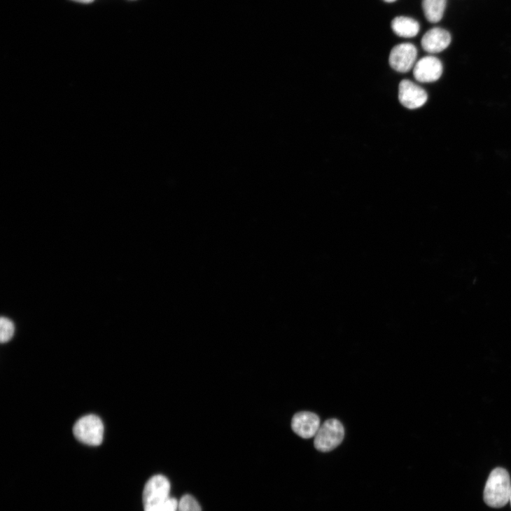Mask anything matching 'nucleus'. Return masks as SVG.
<instances>
[{
  "instance_id": "nucleus-1",
  "label": "nucleus",
  "mask_w": 511,
  "mask_h": 511,
  "mask_svg": "<svg viewBox=\"0 0 511 511\" xmlns=\"http://www.w3.org/2000/svg\"><path fill=\"white\" fill-rule=\"evenodd\" d=\"M511 482L508 472L503 468L493 470L487 480L484 491L485 503L490 507L499 508L509 501Z\"/></svg>"
},
{
  "instance_id": "nucleus-2",
  "label": "nucleus",
  "mask_w": 511,
  "mask_h": 511,
  "mask_svg": "<svg viewBox=\"0 0 511 511\" xmlns=\"http://www.w3.org/2000/svg\"><path fill=\"white\" fill-rule=\"evenodd\" d=\"M171 484L163 475L152 477L143 491L144 511H160L171 498Z\"/></svg>"
},
{
  "instance_id": "nucleus-3",
  "label": "nucleus",
  "mask_w": 511,
  "mask_h": 511,
  "mask_svg": "<svg viewBox=\"0 0 511 511\" xmlns=\"http://www.w3.org/2000/svg\"><path fill=\"white\" fill-rule=\"evenodd\" d=\"M74 434L83 444L99 446L104 441V426L99 417L85 416L76 423Z\"/></svg>"
},
{
  "instance_id": "nucleus-4",
  "label": "nucleus",
  "mask_w": 511,
  "mask_h": 511,
  "mask_svg": "<svg viewBox=\"0 0 511 511\" xmlns=\"http://www.w3.org/2000/svg\"><path fill=\"white\" fill-rule=\"evenodd\" d=\"M344 438V428L336 419L326 421L315 436L314 445L317 450L328 452L337 448Z\"/></svg>"
},
{
  "instance_id": "nucleus-5",
  "label": "nucleus",
  "mask_w": 511,
  "mask_h": 511,
  "mask_svg": "<svg viewBox=\"0 0 511 511\" xmlns=\"http://www.w3.org/2000/svg\"><path fill=\"white\" fill-rule=\"evenodd\" d=\"M417 56L418 50L414 44L400 43L391 50L389 64L396 71L407 73L414 68Z\"/></svg>"
},
{
  "instance_id": "nucleus-6",
  "label": "nucleus",
  "mask_w": 511,
  "mask_h": 511,
  "mask_svg": "<svg viewBox=\"0 0 511 511\" xmlns=\"http://www.w3.org/2000/svg\"><path fill=\"white\" fill-rule=\"evenodd\" d=\"M426 91L409 80H403L399 84L398 99L402 106L410 110L423 107L428 101Z\"/></svg>"
},
{
  "instance_id": "nucleus-7",
  "label": "nucleus",
  "mask_w": 511,
  "mask_h": 511,
  "mask_svg": "<svg viewBox=\"0 0 511 511\" xmlns=\"http://www.w3.org/2000/svg\"><path fill=\"white\" fill-rule=\"evenodd\" d=\"M443 66L436 57H426L417 62L414 68V76L416 80L424 83H433L442 76Z\"/></svg>"
},
{
  "instance_id": "nucleus-8",
  "label": "nucleus",
  "mask_w": 511,
  "mask_h": 511,
  "mask_svg": "<svg viewBox=\"0 0 511 511\" xmlns=\"http://www.w3.org/2000/svg\"><path fill=\"white\" fill-rule=\"evenodd\" d=\"M319 417L312 412L296 414L291 422V427L295 434L304 439H310L316 435L320 427Z\"/></svg>"
},
{
  "instance_id": "nucleus-9",
  "label": "nucleus",
  "mask_w": 511,
  "mask_h": 511,
  "mask_svg": "<svg viewBox=\"0 0 511 511\" xmlns=\"http://www.w3.org/2000/svg\"><path fill=\"white\" fill-rule=\"evenodd\" d=\"M451 37L449 31L442 28H433L423 37V48L430 54H437L445 50L451 43Z\"/></svg>"
},
{
  "instance_id": "nucleus-10",
  "label": "nucleus",
  "mask_w": 511,
  "mask_h": 511,
  "mask_svg": "<svg viewBox=\"0 0 511 511\" xmlns=\"http://www.w3.org/2000/svg\"><path fill=\"white\" fill-rule=\"evenodd\" d=\"M391 27L396 35L404 38L414 37L420 31L419 23L412 18L406 17L395 18L391 23Z\"/></svg>"
},
{
  "instance_id": "nucleus-11",
  "label": "nucleus",
  "mask_w": 511,
  "mask_h": 511,
  "mask_svg": "<svg viewBox=\"0 0 511 511\" xmlns=\"http://www.w3.org/2000/svg\"><path fill=\"white\" fill-rule=\"evenodd\" d=\"M447 0H423L426 18L431 23L439 22L443 18Z\"/></svg>"
},
{
  "instance_id": "nucleus-12",
  "label": "nucleus",
  "mask_w": 511,
  "mask_h": 511,
  "mask_svg": "<svg viewBox=\"0 0 511 511\" xmlns=\"http://www.w3.org/2000/svg\"><path fill=\"white\" fill-rule=\"evenodd\" d=\"M0 341L2 343L9 342L13 337L15 333V326L13 323L6 318H2L0 321Z\"/></svg>"
},
{
  "instance_id": "nucleus-13",
  "label": "nucleus",
  "mask_w": 511,
  "mask_h": 511,
  "mask_svg": "<svg viewBox=\"0 0 511 511\" xmlns=\"http://www.w3.org/2000/svg\"><path fill=\"white\" fill-rule=\"evenodd\" d=\"M178 511H202V507L193 496L187 494L178 501Z\"/></svg>"
},
{
  "instance_id": "nucleus-14",
  "label": "nucleus",
  "mask_w": 511,
  "mask_h": 511,
  "mask_svg": "<svg viewBox=\"0 0 511 511\" xmlns=\"http://www.w3.org/2000/svg\"><path fill=\"white\" fill-rule=\"evenodd\" d=\"M178 504L176 498H171L160 511H178Z\"/></svg>"
},
{
  "instance_id": "nucleus-15",
  "label": "nucleus",
  "mask_w": 511,
  "mask_h": 511,
  "mask_svg": "<svg viewBox=\"0 0 511 511\" xmlns=\"http://www.w3.org/2000/svg\"><path fill=\"white\" fill-rule=\"evenodd\" d=\"M72 1L84 4H91L94 1V0H72Z\"/></svg>"
},
{
  "instance_id": "nucleus-16",
  "label": "nucleus",
  "mask_w": 511,
  "mask_h": 511,
  "mask_svg": "<svg viewBox=\"0 0 511 511\" xmlns=\"http://www.w3.org/2000/svg\"><path fill=\"white\" fill-rule=\"evenodd\" d=\"M384 1L386 3H393V2H395L396 0H384Z\"/></svg>"
},
{
  "instance_id": "nucleus-17",
  "label": "nucleus",
  "mask_w": 511,
  "mask_h": 511,
  "mask_svg": "<svg viewBox=\"0 0 511 511\" xmlns=\"http://www.w3.org/2000/svg\"><path fill=\"white\" fill-rule=\"evenodd\" d=\"M509 501H510V505H511V491H510V494Z\"/></svg>"
}]
</instances>
